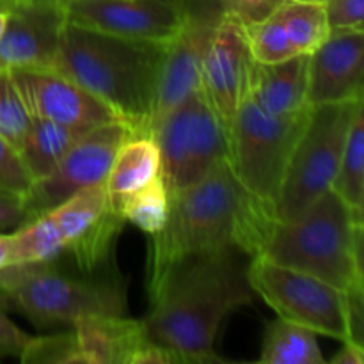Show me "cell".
Returning a JSON list of instances; mask_svg holds the SVG:
<instances>
[{"label": "cell", "mask_w": 364, "mask_h": 364, "mask_svg": "<svg viewBox=\"0 0 364 364\" xmlns=\"http://www.w3.org/2000/svg\"><path fill=\"white\" fill-rule=\"evenodd\" d=\"M281 2L283 0H220L224 11L238 16L245 25L272 14Z\"/></svg>", "instance_id": "obj_33"}, {"label": "cell", "mask_w": 364, "mask_h": 364, "mask_svg": "<svg viewBox=\"0 0 364 364\" xmlns=\"http://www.w3.org/2000/svg\"><path fill=\"white\" fill-rule=\"evenodd\" d=\"M249 262L251 256L240 249L224 247L178 263L149 297L142 320L149 338L180 363H223L215 352L220 326L256 301Z\"/></svg>", "instance_id": "obj_1"}, {"label": "cell", "mask_w": 364, "mask_h": 364, "mask_svg": "<svg viewBox=\"0 0 364 364\" xmlns=\"http://www.w3.org/2000/svg\"><path fill=\"white\" fill-rule=\"evenodd\" d=\"M169 194L192 187L230 160V139L201 87L178 103L151 132Z\"/></svg>", "instance_id": "obj_8"}, {"label": "cell", "mask_w": 364, "mask_h": 364, "mask_svg": "<svg viewBox=\"0 0 364 364\" xmlns=\"http://www.w3.org/2000/svg\"><path fill=\"white\" fill-rule=\"evenodd\" d=\"M25 364H80L82 355L75 331L53 336L31 338L20 358Z\"/></svg>", "instance_id": "obj_28"}, {"label": "cell", "mask_w": 364, "mask_h": 364, "mask_svg": "<svg viewBox=\"0 0 364 364\" xmlns=\"http://www.w3.org/2000/svg\"><path fill=\"white\" fill-rule=\"evenodd\" d=\"M309 110L274 116L245 98L228 128L231 169L256 199L272 208Z\"/></svg>", "instance_id": "obj_7"}, {"label": "cell", "mask_w": 364, "mask_h": 364, "mask_svg": "<svg viewBox=\"0 0 364 364\" xmlns=\"http://www.w3.org/2000/svg\"><path fill=\"white\" fill-rule=\"evenodd\" d=\"M21 223H23V210L20 203L0 196V230Z\"/></svg>", "instance_id": "obj_34"}, {"label": "cell", "mask_w": 364, "mask_h": 364, "mask_svg": "<svg viewBox=\"0 0 364 364\" xmlns=\"http://www.w3.org/2000/svg\"><path fill=\"white\" fill-rule=\"evenodd\" d=\"M318 334L284 318L270 320L265 327L259 363L263 364H323Z\"/></svg>", "instance_id": "obj_20"}, {"label": "cell", "mask_w": 364, "mask_h": 364, "mask_svg": "<svg viewBox=\"0 0 364 364\" xmlns=\"http://www.w3.org/2000/svg\"><path fill=\"white\" fill-rule=\"evenodd\" d=\"M9 75L32 117L75 127L119 121L105 103L55 70H11Z\"/></svg>", "instance_id": "obj_14"}, {"label": "cell", "mask_w": 364, "mask_h": 364, "mask_svg": "<svg viewBox=\"0 0 364 364\" xmlns=\"http://www.w3.org/2000/svg\"><path fill=\"white\" fill-rule=\"evenodd\" d=\"M331 364H364V348L350 341H343V347L331 359Z\"/></svg>", "instance_id": "obj_35"}, {"label": "cell", "mask_w": 364, "mask_h": 364, "mask_svg": "<svg viewBox=\"0 0 364 364\" xmlns=\"http://www.w3.org/2000/svg\"><path fill=\"white\" fill-rule=\"evenodd\" d=\"M301 2H326V0H301Z\"/></svg>", "instance_id": "obj_40"}, {"label": "cell", "mask_w": 364, "mask_h": 364, "mask_svg": "<svg viewBox=\"0 0 364 364\" xmlns=\"http://www.w3.org/2000/svg\"><path fill=\"white\" fill-rule=\"evenodd\" d=\"M276 14L283 21L297 55L315 52L331 32L322 2L283 0Z\"/></svg>", "instance_id": "obj_24"}, {"label": "cell", "mask_w": 364, "mask_h": 364, "mask_svg": "<svg viewBox=\"0 0 364 364\" xmlns=\"http://www.w3.org/2000/svg\"><path fill=\"white\" fill-rule=\"evenodd\" d=\"M64 255V242L46 213L23 220L13 231V265L55 262Z\"/></svg>", "instance_id": "obj_25"}, {"label": "cell", "mask_w": 364, "mask_h": 364, "mask_svg": "<svg viewBox=\"0 0 364 364\" xmlns=\"http://www.w3.org/2000/svg\"><path fill=\"white\" fill-rule=\"evenodd\" d=\"M309 55L301 53L272 64H252L249 96L265 112L295 116L308 110Z\"/></svg>", "instance_id": "obj_17"}, {"label": "cell", "mask_w": 364, "mask_h": 364, "mask_svg": "<svg viewBox=\"0 0 364 364\" xmlns=\"http://www.w3.org/2000/svg\"><path fill=\"white\" fill-rule=\"evenodd\" d=\"M109 206L110 198L105 181H103V183L82 188L77 194L70 196L46 212V215L52 219L63 238L64 252L70 245H73L75 242L89 233V230L98 223V219L107 212Z\"/></svg>", "instance_id": "obj_21"}, {"label": "cell", "mask_w": 364, "mask_h": 364, "mask_svg": "<svg viewBox=\"0 0 364 364\" xmlns=\"http://www.w3.org/2000/svg\"><path fill=\"white\" fill-rule=\"evenodd\" d=\"M167 45L66 21L52 70L105 103L134 135H151L153 105Z\"/></svg>", "instance_id": "obj_3"}, {"label": "cell", "mask_w": 364, "mask_h": 364, "mask_svg": "<svg viewBox=\"0 0 364 364\" xmlns=\"http://www.w3.org/2000/svg\"><path fill=\"white\" fill-rule=\"evenodd\" d=\"M247 272L255 294L281 318L341 343L348 341L345 291L265 256L251 258Z\"/></svg>", "instance_id": "obj_9"}, {"label": "cell", "mask_w": 364, "mask_h": 364, "mask_svg": "<svg viewBox=\"0 0 364 364\" xmlns=\"http://www.w3.org/2000/svg\"><path fill=\"white\" fill-rule=\"evenodd\" d=\"M43 2H59V4H66V2H73V0H43Z\"/></svg>", "instance_id": "obj_39"}, {"label": "cell", "mask_w": 364, "mask_h": 364, "mask_svg": "<svg viewBox=\"0 0 364 364\" xmlns=\"http://www.w3.org/2000/svg\"><path fill=\"white\" fill-rule=\"evenodd\" d=\"M34 178L25 167L20 153L0 135V196L20 203L31 191Z\"/></svg>", "instance_id": "obj_29"}, {"label": "cell", "mask_w": 364, "mask_h": 364, "mask_svg": "<svg viewBox=\"0 0 364 364\" xmlns=\"http://www.w3.org/2000/svg\"><path fill=\"white\" fill-rule=\"evenodd\" d=\"M364 31H331L309 53L308 103L311 107L363 98Z\"/></svg>", "instance_id": "obj_16"}, {"label": "cell", "mask_w": 364, "mask_h": 364, "mask_svg": "<svg viewBox=\"0 0 364 364\" xmlns=\"http://www.w3.org/2000/svg\"><path fill=\"white\" fill-rule=\"evenodd\" d=\"M7 302L0 294V359L20 358L31 336L20 329L6 313Z\"/></svg>", "instance_id": "obj_32"}, {"label": "cell", "mask_w": 364, "mask_h": 364, "mask_svg": "<svg viewBox=\"0 0 364 364\" xmlns=\"http://www.w3.org/2000/svg\"><path fill=\"white\" fill-rule=\"evenodd\" d=\"M274 223L272 206L240 183L230 160L219 164L201 181L171 196L169 217L149 242L148 295L188 256L224 247L251 258L262 255Z\"/></svg>", "instance_id": "obj_2"}, {"label": "cell", "mask_w": 364, "mask_h": 364, "mask_svg": "<svg viewBox=\"0 0 364 364\" xmlns=\"http://www.w3.org/2000/svg\"><path fill=\"white\" fill-rule=\"evenodd\" d=\"M361 109L363 98L311 107L274 203L277 220L299 217L333 187L345 139Z\"/></svg>", "instance_id": "obj_6"}, {"label": "cell", "mask_w": 364, "mask_h": 364, "mask_svg": "<svg viewBox=\"0 0 364 364\" xmlns=\"http://www.w3.org/2000/svg\"><path fill=\"white\" fill-rule=\"evenodd\" d=\"M255 59L245 34V23L224 13L213 32L201 71V91L212 103L226 130L238 107L249 96Z\"/></svg>", "instance_id": "obj_12"}, {"label": "cell", "mask_w": 364, "mask_h": 364, "mask_svg": "<svg viewBox=\"0 0 364 364\" xmlns=\"http://www.w3.org/2000/svg\"><path fill=\"white\" fill-rule=\"evenodd\" d=\"M345 308H347L348 341L364 348V288L363 283L352 284L345 290Z\"/></svg>", "instance_id": "obj_31"}, {"label": "cell", "mask_w": 364, "mask_h": 364, "mask_svg": "<svg viewBox=\"0 0 364 364\" xmlns=\"http://www.w3.org/2000/svg\"><path fill=\"white\" fill-rule=\"evenodd\" d=\"M13 265V233L0 231V270Z\"/></svg>", "instance_id": "obj_36"}, {"label": "cell", "mask_w": 364, "mask_h": 364, "mask_svg": "<svg viewBox=\"0 0 364 364\" xmlns=\"http://www.w3.org/2000/svg\"><path fill=\"white\" fill-rule=\"evenodd\" d=\"M363 237V217L329 188L295 219H276L258 256L345 291L364 279Z\"/></svg>", "instance_id": "obj_4"}, {"label": "cell", "mask_w": 364, "mask_h": 364, "mask_svg": "<svg viewBox=\"0 0 364 364\" xmlns=\"http://www.w3.org/2000/svg\"><path fill=\"white\" fill-rule=\"evenodd\" d=\"M82 364H178L173 352L149 338L142 320L89 315L75 320Z\"/></svg>", "instance_id": "obj_15"}, {"label": "cell", "mask_w": 364, "mask_h": 364, "mask_svg": "<svg viewBox=\"0 0 364 364\" xmlns=\"http://www.w3.org/2000/svg\"><path fill=\"white\" fill-rule=\"evenodd\" d=\"M249 48L256 63L272 64L297 55L288 32L276 11L263 20L245 25Z\"/></svg>", "instance_id": "obj_26"}, {"label": "cell", "mask_w": 364, "mask_h": 364, "mask_svg": "<svg viewBox=\"0 0 364 364\" xmlns=\"http://www.w3.org/2000/svg\"><path fill=\"white\" fill-rule=\"evenodd\" d=\"M66 21L64 4L16 0L0 36V71L52 70Z\"/></svg>", "instance_id": "obj_13"}, {"label": "cell", "mask_w": 364, "mask_h": 364, "mask_svg": "<svg viewBox=\"0 0 364 364\" xmlns=\"http://www.w3.org/2000/svg\"><path fill=\"white\" fill-rule=\"evenodd\" d=\"M68 21L105 34L169 43L185 18V0H73Z\"/></svg>", "instance_id": "obj_11"}, {"label": "cell", "mask_w": 364, "mask_h": 364, "mask_svg": "<svg viewBox=\"0 0 364 364\" xmlns=\"http://www.w3.org/2000/svg\"><path fill=\"white\" fill-rule=\"evenodd\" d=\"M364 114H355L352 127L345 139L343 151L338 164L333 191L343 199L348 208L363 217L364 206Z\"/></svg>", "instance_id": "obj_23"}, {"label": "cell", "mask_w": 364, "mask_h": 364, "mask_svg": "<svg viewBox=\"0 0 364 364\" xmlns=\"http://www.w3.org/2000/svg\"><path fill=\"white\" fill-rule=\"evenodd\" d=\"M32 116L25 107L9 71H0V135L20 149Z\"/></svg>", "instance_id": "obj_27"}, {"label": "cell", "mask_w": 364, "mask_h": 364, "mask_svg": "<svg viewBox=\"0 0 364 364\" xmlns=\"http://www.w3.org/2000/svg\"><path fill=\"white\" fill-rule=\"evenodd\" d=\"M91 128L95 127H75L32 117L18 153L34 181L52 173L64 155L73 148L75 142Z\"/></svg>", "instance_id": "obj_18"}, {"label": "cell", "mask_w": 364, "mask_h": 364, "mask_svg": "<svg viewBox=\"0 0 364 364\" xmlns=\"http://www.w3.org/2000/svg\"><path fill=\"white\" fill-rule=\"evenodd\" d=\"M110 203L127 223L135 224L148 235H155L169 217L171 194L162 174H156L141 188L123 198L110 199Z\"/></svg>", "instance_id": "obj_22"}, {"label": "cell", "mask_w": 364, "mask_h": 364, "mask_svg": "<svg viewBox=\"0 0 364 364\" xmlns=\"http://www.w3.org/2000/svg\"><path fill=\"white\" fill-rule=\"evenodd\" d=\"M134 132L123 121H110L85 132L55 169L32 183L21 201L23 220L43 215L82 188L103 183L119 146Z\"/></svg>", "instance_id": "obj_10"}, {"label": "cell", "mask_w": 364, "mask_h": 364, "mask_svg": "<svg viewBox=\"0 0 364 364\" xmlns=\"http://www.w3.org/2000/svg\"><path fill=\"white\" fill-rule=\"evenodd\" d=\"M323 7L331 31L363 28L364 0H326Z\"/></svg>", "instance_id": "obj_30"}, {"label": "cell", "mask_w": 364, "mask_h": 364, "mask_svg": "<svg viewBox=\"0 0 364 364\" xmlns=\"http://www.w3.org/2000/svg\"><path fill=\"white\" fill-rule=\"evenodd\" d=\"M6 20H7V13H0V36H2L4 27H6Z\"/></svg>", "instance_id": "obj_38"}, {"label": "cell", "mask_w": 364, "mask_h": 364, "mask_svg": "<svg viewBox=\"0 0 364 364\" xmlns=\"http://www.w3.org/2000/svg\"><path fill=\"white\" fill-rule=\"evenodd\" d=\"M16 0H0V13H7Z\"/></svg>", "instance_id": "obj_37"}, {"label": "cell", "mask_w": 364, "mask_h": 364, "mask_svg": "<svg viewBox=\"0 0 364 364\" xmlns=\"http://www.w3.org/2000/svg\"><path fill=\"white\" fill-rule=\"evenodd\" d=\"M0 294L34 326H73L89 315H127V291L114 277H75L53 262L0 270Z\"/></svg>", "instance_id": "obj_5"}, {"label": "cell", "mask_w": 364, "mask_h": 364, "mask_svg": "<svg viewBox=\"0 0 364 364\" xmlns=\"http://www.w3.org/2000/svg\"><path fill=\"white\" fill-rule=\"evenodd\" d=\"M156 174H160V149L153 135H130L117 149L105 180L109 198H123Z\"/></svg>", "instance_id": "obj_19"}]
</instances>
